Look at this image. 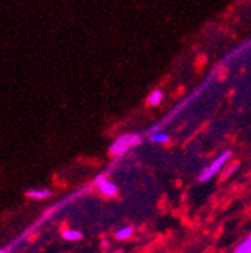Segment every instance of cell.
<instances>
[{"instance_id":"cell-1","label":"cell","mask_w":251,"mask_h":253,"mask_svg":"<svg viewBox=\"0 0 251 253\" xmlns=\"http://www.w3.org/2000/svg\"><path fill=\"white\" fill-rule=\"evenodd\" d=\"M142 143V136L139 134H123L120 137H117L111 146H110V154L114 155V157H120L127 152L128 149L137 146Z\"/></svg>"},{"instance_id":"cell-2","label":"cell","mask_w":251,"mask_h":253,"mask_svg":"<svg viewBox=\"0 0 251 253\" xmlns=\"http://www.w3.org/2000/svg\"><path fill=\"white\" fill-rule=\"evenodd\" d=\"M232 157V151H224V152H221L219 154L216 158H214V162L208 166V168H205V170H202V173H200V176H199V181L200 182H206V181H209V179H212L219 170L223 169V166L229 162V158Z\"/></svg>"},{"instance_id":"cell-3","label":"cell","mask_w":251,"mask_h":253,"mask_svg":"<svg viewBox=\"0 0 251 253\" xmlns=\"http://www.w3.org/2000/svg\"><path fill=\"white\" fill-rule=\"evenodd\" d=\"M93 182L97 184V187H98V190H100V193H101V195H104V196H107V198H113V196L117 195V190H119L117 185H116L114 182H111V181L107 178L106 173L98 175Z\"/></svg>"},{"instance_id":"cell-4","label":"cell","mask_w":251,"mask_h":253,"mask_svg":"<svg viewBox=\"0 0 251 253\" xmlns=\"http://www.w3.org/2000/svg\"><path fill=\"white\" fill-rule=\"evenodd\" d=\"M29 198H32V199H38V201H41V199H45V198H48V196H51V192L48 188H32V190H29V192L26 193Z\"/></svg>"},{"instance_id":"cell-5","label":"cell","mask_w":251,"mask_h":253,"mask_svg":"<svg viewBox=\"0 0 251 253\" xmlns=\"http://www.w3.org/2000/svg\"><path fill=\"white\" fill-rule=\"evenodd\" d=\"M62 237H64L67 241H71V243H74V241H78V240H81L83 238V232L81 231H77V229H64L62 231Z\"/></svg>"},{"instance_id":"cell-6","label":"cell","mask_w":251,"mask_h":253,"mask_svg":"<svg viewBox=\"0 0 251 253\" xmlns=\"http://www.w3.org/2000/svg\"><path fill=\"white\" fill-rule=\"evenodd\" d=\"M233 253H251V234L247 235V237L238 244V247L235 249Z\"/></svg>"},{"instance_id":"cell-7","label":"cell","mask_w":251,"mask_h":253,"mask_svg":"<svg viewBox=\"0 0 251 253\" xmlns=\"http://www.w3.org/2000/svg\"><path fill=\"white\" fill-rule=\"evenodd\" d=\"M163 98H164L163 90L155 89V90L149 95V104H150V106H158V104L163 101Z\"/></svg>"},{"instance_id":"cell-8","label":"cell","mask_w":251,"mask_h":253,"mask_svg":"<svg viewBox=\"0 0 251 253\" xmlns=\"http://www.w3.org/2000/svg\"><path fill=\"white\" fill-rule=\"evenodd\" d=\"M131 235H133V228H131V226H123V228H120V229L116 232V238L120 240V241L128 240Z\"/></svg>"},{"instance_id":"cell-9","label":"cell","mask_w":251,"mask_h":253,"mask_svg":"<svg viewBox=\"0 0 251 253\" xmlns=\"http://www.w3.org/2000/svg\"><path fill=\"white\" fill-rule=\"evenodd\" d=\"M150 140L155 142V143H167V142L170 140V137H169V134L160 131V133H153V134L150 136Z\"/></svg>"},{"instance_id":"cell-10","label":"cell","mask_w":251,"mask_h":253,"mask_svg":"<svg viewBox=\"0 0 251 253\" xmlns=\"http://www.w3.org/2000/svg\"><path fill=\"white\" fill-rule=\"evenodd\" d=\"M0 253H8V250L5 249V250H2V252H0Z\"/></svg>"}]
</instances>
